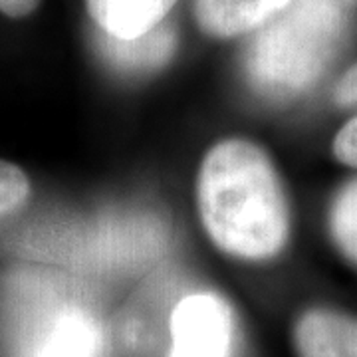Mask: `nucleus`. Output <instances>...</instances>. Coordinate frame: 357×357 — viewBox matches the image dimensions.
I'll return each mask as SVG.
<instances>
[{"mask_svg":"<svg viewBox=\"0 0 357 357\" xmlns=\"http://www.w3.org/2000/svg\"><path fill=\"white\" fill-rule=\"evenodd\" d=\"M199 208L218 248L241 258H270L288 238V206L266 153L250 141L215 145L199 173Z\"/></svg>","mask_w":357,"mask_h":357,"instance_id":"nucleus-1","label":"nucleus"},{"mask_svg":"<svg viewBox=\"0 0 357 357\" xmlns=\"http://www.w3.org/2000/svg\"><path fill=\"white\" fill-rule=\"evenodd\" d=\"M342 0H292L260 26L246 52V74L260 93L286 100L312 86L344 38Z\"/></svg>","mask_w":357,"mask_h":357,"instance_id":"nucleus-2","label":"nucleus"},{"mask_svg":"<svg viewBox=\"0 0 357 357\" xmlns=\"http://www.w3.org/2000/svg\"><path fill=\"white\" fill-rule=\"evenodd\" d=\"M102 351L100 321L76 304H58L40 312L20 345V357H102Z\"/></svg>","mask_w":357,"mask_h":357,"instance_id":"nucleus-3","label":"nucleus"},{"mask_svg":"<svg viewBox=\"0 0 357 357\" xmlns=\"http://www.w3.org/2000/svg\"><path fill=\"white\" fill-rule=\"evenodd\" d=\"M232 316L215 294H191L171 314L169 357H229Z\"/></svg>","mask_w":357,"mask_h":357,"instance_id":"nucleus-4","label":"nucleus"},{"mask_svg":"<svg viewBox=\"0 0 357 357\" xmlns=\"http://www.w3.org/2000/svg\"><path fill=\"white\" fill-rule=\"evenodd\" d=\"M292 0H195L201 30L215 38H234L255 32L282 13Z\"/></svg>","mask_w":357,"mask_h":357,"instance_id":"nucleus-5","label":"nucleus"},{"mask_svg":"<svg viewBox=\"0 0 357 357\" xmlns=\"http://www.w3.org/2000/svg\"><path fill=\"white\" fill-rule=\"evenodd\" d=\"M98 46L114 68L128 74H141L157 70L171 60L177 48V36L173 26L161 22L147 34L129 40L115 38L100 30Z\"/></svg>","mask_w":357,"mask_h":357,"instance_id":"nucleus-6","label":"nucleus"},{"mask_svg":"<svg viewBox=\"0 0 357 357\" xmlns=\"http://www.w3.org/2000/svg\"><path fill=\"white\" fill-rule=\"evenodd\" d=\"M98 30L115 38H137L165 22L177 0H84Z\"/></svg>","mask_w":357,"mask_h":357,"instance_id":"nucleus-7","label":"nucleus"},{"mask_svg":"<svg viewBox=\"0 0 357 357\" xmlns=\"http://www.w3.org/2000/svg\"><path fill=\"white\" fill-rule=\"evenodd\" d=\"M300 357H357V319L312 310L296 326Z\"/></svg>","mask_w":357,"mask_h":357,"instance_id":"nucleus-8","label":"nucleus"},{"mask_svg":"<svg viewBox=\"0 0 357 357\" xmlns=\"http://www.w3.org/2000/svg\"><path fill=\"white\" fill-rule=\"evenodd\" d=\"M332 234L340 250L357 264V181L344 187L333 203Z\"/></svg>","mask_w":357,"mask_h":357,"instance_id":"nucleus-9","label":"nucleus"},{"mask_svg":"<svg viewBox=\"0 0 357 357\" xmlns=\"http://www.w3.org/2000/svg\"><path fill=\"white\" fill-rule=\"evenodd\" d=\"M30 195V183L13 163L0 161V218L14 213L26 203Z\"/></svg>","mask_w":357,"mask_h":357,"instance_id":"nucleus-10","label":"nucleus"},{"mask_svg":"<svg viewBox=\"0 0 357 357\" xmlns=\"http://www.w3.org/2000/svg\"><path fill=\"white\" fill-rule=\"evenodd\" d=\"M333 155L345 165L357 167V117L351 119L333 141Z\"/></svg>","mask_w":357,"mask_h":357,"instance_id":"nucleus-11","label":"nucleus"},{"mask_svg":"<svg viewBox=\"0 0 357 357\" xmlns=\"http://www.w3.org/2000/svg\"><path fill=\"white\" fill-rule=\"evenodd\" d=\"M335 102L340 105H354L357 103V64L345 72L335 88Z\"/></svg>","mask_w":357,"mask_h":357,"instance_id":"nucleus-12","label":"nucleus"},{"mask_svg":"<svg viewBox=\"0 0 357 357\" xmlns=\"http://www.w3.org/2000/svg\"><path fill=\"white\" fill-rule=\"evenodd\" d=\"M40 0H0V13L10 18H24L38 8Z\"/></svg>","mask_w":357,"mask_h":357,"instance_id":"nucleus-13","label":"nucleus"}]
</instances>
